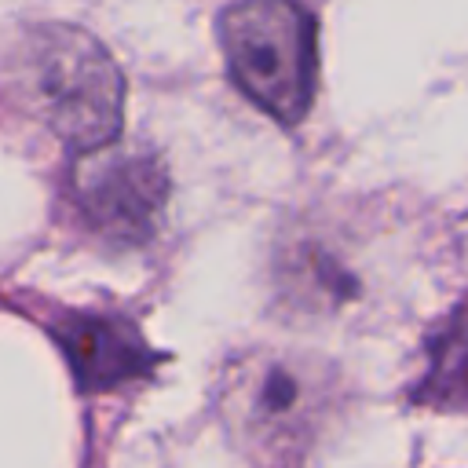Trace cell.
Instances as JSON below:
<instances>
[{
  "mask_svg": "<svg viewBox=\"0 0 468 468\" xmlns=\"http://www.w3.org/2000/svg\"><path fill=\"white\" fill-rule=\"evenodd\" d=\"M406 238L384 219H289L271 249V300L289 325H366L395 307V289L413 267Z\"/></svg>",
  "mask_w": 468,
  "mask_h": 468,
  "instance_id": "obj_1",
  "label": "cell"
},
{
  "mask_svg": "<svg viewBox=\"0 0 468 468\" xmlns=\"http://www.w3.org/2000/svg\"><path fill=\"white\" fill-rule=\"evenodd\" d=\"M66 201L77 230L106 249L128 252L157 234L168 201V176L157 154L110 143L80 154L69 172Z\"/></svg>",
  "mask_w": 468,
  "mask_h": 468,
  "instance_id": "obj_5",
  "label": "cell"
},
{
  "mask_svg": "<svg viewBox=\"0 0 468 468\" xmlns=\"http://www.w3.org/2000/svg\"><path fill=\"white\" fill-rule=\"evenodd\" d=\"M340 399V369L303 347H245L216 377V413L245 468H303Z\"/></svg>",
  "mask_w": 468,
  "mask_h": 468,
  "instance_id": "obj_2",
  "label": "cell"
},
{
  "mask_svg": "<svg viewBox=\"0 0 468 468\" xmlns=\"http://www.w3.org/2000/svg\"><path fill=\"white\" fill-rule=\"evenodd\" d=\"M234 84L274 121L296 124L314 99V22L296 0H238L219 15Z\"/></svg>",
  "mask_w": 468,
  "mask_h": 468,
  "instance_id": "obj_4",
  "label": "cell"
},
{
  "mask_svg": "<svg viewBox=\"0 0 468 468\" xmlns=\"http://www.w3.org/2000/svg\"><path fill=\"white\" fill-rule=\"evenodd\" d=\"M29 91L40 121L77 154L121 135L124 80L110 51L77 26H40L29 37Z\"/></svg>",
  "mask_w": 468,
  "mask_h": 468,
  "instance_id": "obj_3",
  "label": "cell"
},
{
  "mask_svg": "<svg viewBox=\"0 0 468 468\" xmlns=\"http://www.w3.org/2000/svg\"><path fill=\"white\" fill-rule=\"evenodd\" d=\"M48 333L80 391H113L157 369V351L143 340L132 318L110 311H62L48 318Z\"/></svg>",
  "mask_w": 468,
  "mask_h": 468,
  "instance_id": "obj_6",
  "label": "cell"
}]
</instances>
